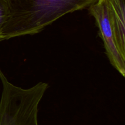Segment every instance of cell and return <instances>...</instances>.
<instances>
[{
  "label": "cell",
  "mask_w": 125,
  "mask_h": 125,
  "mask_svg": "<svg viewBox=\"0 0 125 125\" xmlns=\"http://www.w3.org/2000/svg\"><path fill=\"white\" fill-rule=\"evenodd\" d=\"M2 90L0 99V125H39V105L48 84L39 82L23 89L10 83L0 69Z\"/></svg>",
  "instance_id": "2"
},
{
  "label": "cell",
  "mask_w": 125,
  "mask_h": 125,
  "mask_svg": "<svg viewBox=\"0 0 125 125\" xmlns=\"http://www.w3.org/2000/svg\"><path fill=\"white\" fill-rule=\"evenodd\" d=\"M10 13L8 0H0V42L4 40L2 31Z\"/></svg>",
  "instance_id": "5"
},
{
  "label": "cell",
  "mask_w": 125,
  "mask_h": 125,
  "mask_svg": "<svg viewBox=\"0 0 125 125\" xmlns=\"http://www.w3.org/2000/svg\"><path fill=\"white\" fill-rule=\"evenodd\" d=\"M115 45L125 59V0H105Z\"/></svg>",
  "instance_id": "4"
},
{
  "label": "cell",
  "mask_w": 125,
  "mask_h": 125,
  "mask_svg": "<svg viewBox=\"0 0 125 125\" xmlns=\"http://www.w3.org/2000/svg\"><path fill=\"white\" fill-rule=\"evenodd\" d=\"M10 13L4 39L38 34L65 15L87 8L96 0H8Z\"/></svg>",
  "instance_id": "1"
},
{
  "label": "cell",
  "mask_w": 125,
  "mask_h": 125,
  "mask_svg": "<svg viewBox=\"0 0 125 125\" xmlns=\"http://www.w3.org/2000/svg\"><path fill=\"white\" fill-rule=\"evenodd\" d=\"M88 8L90 15L95 18L98 28L99 35L103 42L106 56L110 63L125 77V59L122 58L116 46L106 1L96 0Z\"/></svg>",
  "instance_id": "3"
}]
</instances>
